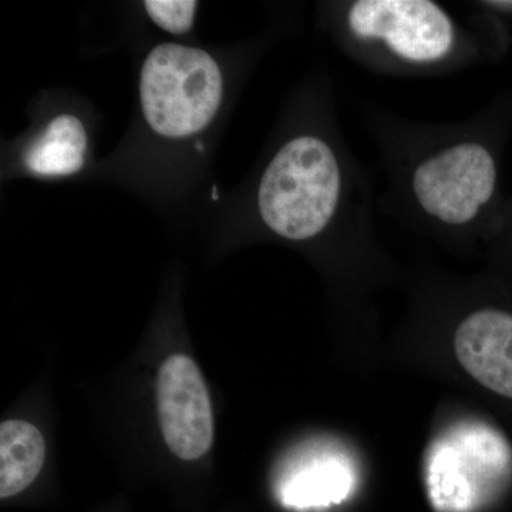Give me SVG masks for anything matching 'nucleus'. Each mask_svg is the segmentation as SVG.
Instances as JSON below:
<instances>
[{
	"label": "nucleus",
	"instance_id": "nucleus-7",
	"mask_svg": "<svg viewBox=\"0 0 512 512\" xmlns=\"http://www.w3.org/2000/svg\"><path fill=\"white\" fill-rule=\"evenodd\" d=\"M357 484V470L345 448L312 444L296 454L279 481V498L296 510L328 508L348 500Z\"/></svg>",
	"mask_w": 512,
	"mask_h": 512
},
{
	"label": "nucleus",
	"instance_id": "nucleus-6",
	"mask_svg": "<svg viewBox=\"0 0 512 512\" xmlns=\"http://www.w3.org/2000/svg\"><path fill=\"white\" fill-rule=\"evenodd\" d=\"M157 412L168 448L181 460L207 454L214 440L210 392L191 357L165 359L157 376Z\"/></svg>",
	"mask_w": 512,
	"mask_h": 512
},
{
	"label": "nucleus",
	"instance_id": "nucleus-11",
	"mask_svg": "<svg viewBox=\"0 0 512 512\" xmlns=\"http://www.w3.org/2000/svg\"><path fill=\"white\" fill-rule=\"evenodd\" d=\"M144 6L154 23L174 35H183L191 29L197 10V2L187 0H147Z\"/></svg>",
	"mask_w": 512,
	"mask_h": 512
},
{
	"label": "nucleus",
	"instance_id": "nucleus-2",
	"mask_svg": "<svg viewBox=\"0 0 512 512\" xmlns=\"http://www.w3.org/2000/svg\"><path fill=\"white\" fill-rule=\"evenodd\" d=\"M511 448L498 431L481 421L451 424L431 441L424 480L436 512H477L508 483Z\"/></svg>",
	"mask_w": 512,
	"mask_h": 512
},
{
	"label": "nucleus",
	"instance_id": "nucleus-8",
	"mask_svg": "<svg viewBox=\"0 0 512 512\" xmlns=\"http://www.w3.org/2000/svg\"><path fill=\"white\" fill-rule=\"evenodd\" d=\"M460 365L491 392L512 399V313L480 309L454 335Z\"/></svg>",
	"mask_w": 512,
	"mask_h": 512
},
{
	"label": "nucleus",
	"instance_id": "nucleus-10",
	"mask_svg": "<svg viewBox=\"0 0 512 512\" xmlns=\"http://www.w3.org/2000/svg\"><path fill=\"white\" fill-rule=\"evenodd\" d=\"M87 134L82 121L70 114L50 121L45 133L26 153V167L43 177L77 173L84 164Z\"/></svg>",
	"mask_w": 512,
	"mask_h": 512
},
{
	"label": "nucleus",
	"instance_id": "nucleus-4",
	"mask_svg": "<svg viewBox=\"0 0 512 512\" xmlns=\"http://www.w3.org/2000/svg\"><path fill=\"white\" fill-rule=\"evenodd\" d=\"M497 164L491 151L473 140L437 148L414 165L410 191L431 220L463 227L476 220L493 198Z\"/></svg>",
	"mask_w": 512,
	"mask_h": 512
},
{
	"label": "nucleus",
	"instance_id": "nucleus-3",
	"mask_svg": "<svg viewBox=\"0 0 512 512\" xmlns=\"http://www.w3.org/2000/svg\"><path fill=\"white\" fill-rule=\"evenodd\" d=\"M222 94L220 67L195 47L164 43L151 50L141 69L144 117L163 137L200 133L220 110Z\"/></svg>",
	"mask_w": 512,
	"mask_h": 512
},
{
	"label": "nucleus",
	"instance_id": "nucleus-1",
	"mask_svg": "<svg viewBox=\"0 0 512 512\" xmlns=\"http://www.w3.org/2000/svg\"><path fill=\"white\" fill-rule=\"evenodd\" d=\"M343 194V173L328 141L299 136L268 164L258 190L262 220L279 237L306 241L335 220Z\"/></svg>",
	"mask_w": 512,
	"mask_h": 512
},
{
	"label": "nucleus",
	"instance_id": "nucleus-5",
	"mask_svg": "<svg viewBox=\"0 0 512 512\" xmlns=\"http://www.w3.org/2000/svg\"><path fill=\"white\" fill-rule=\"evenodd\" d=\"M346 25L355 39L406 63L443 62L457 45L453 19L429 0H357L349 3Z\"/></svg>",
	"mask_w": 512,
	"mask_h": 512
},
{
	"label": "nucleus",
	"instance_id": "nucleus-9",
	"mask_svg": "<svg viewBox=\"0 0 512 512\" xmlns=\"http://www.w3.org/2000/svg\"><path fill=\"white\" fill-rule=\"evenodd\" d=\"M42 433L23 420L0 424V498L22 493L39 476L45 463Z\"/></svg>",
	"mask_w": 512,
	"mask_h": 512
}]
</instances>
